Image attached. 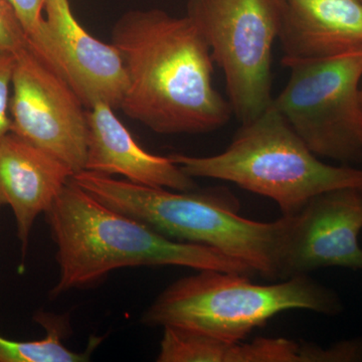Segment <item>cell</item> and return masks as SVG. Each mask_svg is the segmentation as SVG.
<instances>
[{"instance_id":"cell-3","label":"cell","mask_w":362,"mask_h":362,"mask_svg":"<svg viewBox=\"0 0 362 362\" xmlns=\"http://www.w3.org/2000/svg\"><path fill=\"white\" fill-rule=\"evenodd\" d=\"M73 180L106 206L178 242L218 250L267 279H281L290 218L262 223L243 218L218 194L146 187L83 170Z\"/></svg>"},{"instance_id":"cell-1","label":"cell","mask_w":362,"mask_h":362,"mask_svg":"<svg viewBox=\"0 0 362 362\" xmlns=\"http://www.w3.org/2000/svg\"><path fill=\"white\" fill-rule=\"evenodd\" d=\"M127 78L120 109L160 134H202L230 120L232 107L214 86L209 45L187 16L162 9L124 13L111 33Z\"/></svg>"},{"instance_id":"cell-5","label":"cell","mask_w":362,"mask_h":362,"mask_svg":"<svg viewBox=\"0 0 362 362\" xmlns=\"http://www.w3.org/2000/svg\"><path fill=\"white\" fill-rule=\"evenodd\" d=\"M169 157L190 177L230 181L272 199L284 216H294L324 192L362 189V169L324 163L272 104L254 120L242 124L225 151Z\"/></svg>"},{"instance_id":"cell-19","label":"cell","mask_w":362,"mask_h":362,"mask_svg":"<svg viewBox=\"0 0 362 362\" xmlns=\"http://www.w3.org/2000/svg\"><path fill=\"white\" fill-rule=\"evenodd\" d=\"M361 1H362V0H361Z\"/></svg>"},{"instance_id":"cell-17","label":"cell","mask_w":362,"mask_h":362,"mask_svg":"<svg viewBox=\"0 0 362 362\" xmlns=\"http://www.w3.org/2000/svg\"><path fill=\"white\" fill-rule=\"evenodd\" d=\"M25 28L26 35L35 32L44 16L47 0H8Z\"/></svg>"},{"instance_id":"cell-18","label":"cell","mask_w":362,"mask_h":362,"mask_svg":"<svg viewBox=\"0 0 362 362\" xmlns=\"http://www.w3.org/2000/svg\"><path fill=\"white\" fill-rule=\"evenodd\" d=\"M361 102H362V88H361Z\"/></svg>"},{"instance_id":"cell-12","label":"cell","mask_w":362,"mask_h":362,"mask_svg":"<svg viewBox=\"0 0 362 362\" xmlns=\"http://www.w3.org/2000/svg\"><path fill=\"white\" fill-rule=\"evenodd\" d=\"M85 170L122 175L146 187L192 192L190 177L169 156L149 153L135 141L110 105L99 102L88 109V150Z\"/></svg>"},{"instance_id":"cell-9","label":"cell","mask_w":362,"mask_h":362,"mask_svg":"<svg viewBox=\"0 0 362 362\" xmlns=\"http://www.w3.org/2000/svg\"><path fill=\"white\" fill-rule=\"evenodd\" d=\"M28 45L80 98L87 109L99 102L120 108L127 78L120 52L78 23L69 0H47Z\"/></svg>"},{"instance_id":"cell-10","label":"cell","mask_w":362,"mask_h":362,"mask_svg":"<svg viewBox=\"0 0 362 362\" xmlns=\"http://www.w3.org/2000/svg\"><path fill=\"white\" fill-rule=\"evenodd\" d=\"M362 189L324 192L290 216L281 279L328 267L362 271Z\"/></svg>"},{"instance_id":"cell-13","label":"cell","mask_w":362,"mask_h":362,"mask_svg":"<svg viewBox=\"0 0 362 362\" xmlns=\"http://www.w3.org/2000/svg\"><path fill=\"white\" fill-rule=\"evenodd\" d=\"M278 40L284 52L282 63L362 49V1L286 0Z\"/></svg>"},{"instance_id":"cell-7","label":"cell","mask_w":362,"mask_h":362,"mask_svg":"<svg viewBox=\"0 0 362 362\" xmlns=\"http://www.w3.org/2000/svg\"><path fill=\"white\" fill-rule=\"evenodd\" d=\"M282 64L291 73L272 106L319 158L361 160L362 49Z\"/></svg>"},{"instance_id":"cell-11","label":"cell","mask_w":362,"mask_h":362,"mask_svg":"<svg viewBox=\"0 0 362 362\" xmlns=\"http://www.w3.org/2000/svg\"><path fill=\"white\" fill-rule=\"evenodd\" d=\"M73 176L64 162L13 132L0 140V207L13 211L23 256L37 216L51 209Z\"/></svg>"},{"instance_id":"cell-14","label":"cell","mask_w":362,"mask_h":362,"mask_svg":"<svg viewBox=\"0 0 362 362\" xmlns=\"http://www.w3.org/2000/svg\"><path fill=\"white\" fill-rule=\"evenodd\" d=\"M35 320L44 326L47 335L33 341H16L0 335V362H83L90 359V350L76 352L62 341L64 322L51 314L37 312Z\"/></svg>"},{"instance_id":"cell-8","label":"cell","mask_w":362,"mask_h":362,"mask_svg":"<svg viewBox=\"0 0 362 362\" xmlns=\"http://www.w3.org/2000/svg\"><path fill=\"white\" fill-rule=\"evenodd\" d=\"M14 57L11 132L57 157L74 175L85 170L88 111L84 104L28 45Z\"/></svg>"},{"instance_id":"cell-15","label":"cell","mask_w":362,"mask_h":362,"mask_svg":"<svg viewBox=\"0 0 362 362\" xmlns=\"http://www.w3.org/2000/svg\"><path fill=\"white\" fill-rule=\"evenodd\" d=\"M28 35L8 0H0V56L16 54L28 47Z\"/></svg>"},{"instance_id":"cell-16","label":"cell","mask_w":362,"mask_h":362,"mask_svg":"<svg viewBox=\"0 0 362 362\" xmlns=\"http://www.w3.org/2000/svg\"><path fill=\"white\" fill-rule=\"evenodd\" d=\"M16 57L14 54L0 56V140L11 132V118L9 113L11 82Z\"/></svg>"},{"instance_id":"cell-2","label":"cell","mask_w":362,"mask_h":362,"mask_svg":"<svg viewBox=\"0 0 362 362\" xmlns=\"http://www.w3.org/2000/svg\"><path fill=\"white\" fill-rule=\"evenodd\" d=\"M57 246L58 297L96 284L130 267L180 266L252 275L246 264L213 247L171 240L142 221L106 206L73 178L45 214Z\"/></svg>"},{"instance_id":"cell-4","label":"cell","mask_w":362,"mask_h":362,"mask_svg":"<svg viewBox=\"0 0 362 362\" xmlns=\"http://www.w3.org/2000/svg\"><path fill=\"white\" fill-rule=\"evenodd\" d=\"M197 272L168 286L144 311L141 322L239 342L283 312L337 315L342 310L337 293L309 275L259 285L243 274Z\"/></svg>"},{"instance_id":"cell-6","label":"cell","mask_w":362,"mask_h":362,"mask_svg":"<svg viewBox=\"0 0 362 362\" xmlns=\"http://www.w3.org/2000/svg\"><path fill=\"white\" fill-rule=\"evenodd\" d=\"M286 0H188L187 14L225 76L233 114L250 122L271 106L272 51Z\"/></svg>"}]
</instances>
